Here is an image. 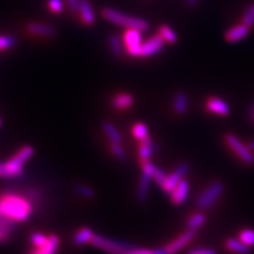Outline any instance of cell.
Here are the masks:
<instances>
[{"label":"cell","instance_id":"obj_1","mask_svg":"<svg viewBox=\"0 0 254 254\" xmlns=\"http://www.w3.org/2000/svg\"><path fill=\"white\" fill-rule=\"evenodd\" d=\"M33 213V203L26 195L5 193L0 196V216L17 221H26Z\"/></svg>","mask_w":254,"mask_h":254},{"label":"cell","instance_id":"obj_2","mask_svg":"<svg viewBox=\"0 0 254 254\" xmlns=\"http://www.w3.org/2000/svg\"><path fill=\"white\" fill-rule=\"evenodd\" d=\"M34 149L31 146H23L9 161L0 163V177H19L23 173V165L33 156Z\"/></svg>","mask_w":254,"mask_h":254},{"label":"cell","instance_id":"obj_3","mask_svg":"<svg viewBox=\"0 0 254 254\" xmlns=\"http://www.w3.org/2000/svg\"><path fill=\"white\" fill-rule=\"evenodd\" d=\"M103 17L109 22H113L115 25L125 27L127 29H137L140 31H146L148 29V23L140 18L132 17V16L126 15L122 12H119L114 9H105L103 11Z\"/></svg>","mask_w":254,"mask_h":254},{"label":"cell","instance_id":"obj_4","mask_svg":"<svg viewBox=\"0 0 254 254\" xmlns=\"http://www.w3.org/2000/svg\"><path fill=\"white\" fill-rule=\"evenodd\" d=\"M90 245L109 254H125L131 248L130 244L128 243L109 240V238L99 234H93L90 241Z\"/></svg>","mask_w":254,"mask_h":254},{"label":"cell","instance_id":"obj_5","mask_svg":"<svg viewBox=\"0 0 254 254\" xmlns=\"http://www.w3.org/2000/svg\"><path fill=\"white\" fill-rule=\"evenodd\" d=\"M225 186L221 181H214L198 196L196 205L200 210H208L214 205L224 193Z\"/></svg>","mask_w":254,"mask_h":254},{"label":"cell","instance_id":"obj_6","mask_svg":"<svg viewBox=\"0 0 254 254\" xmlns=\"http://www.w3.org/2000/svg\"><path fill=\"white\" fill-rule=\"evenodd\" d=\"M225 141L227 145L233 150V153L241 159V160L247 165L254 164V154L251 152L248 145L238 139L233 133H227L225 136Z\"/></svg>","mask_w":254,"mask_h":254},{"label":"cell","instance_id":"obj_7","mask_svg":"<svg viewBox=\"0 0 254 254\" xmlns=\"http://www.w3.org/2000/svg\"><path fill=\"white\" fill-rule=\"evenodd\" d=\"M140 30L127 29L123 36V44L126 51L132 58H141L142 35Z\"/></svg>","mask_w":254,"mask_h":254},{"label":"cell","instance_id":"obj_8","mask_svg":"<svg viewBox=\"0 0 254 254\" xmlns=\"http://www.w3.org/2000/svg\"><path fill=\"white\" fill-rule=\"evenodd\" d=\"M189 170L190 166L188 163H180L176 168V170H175L171 175H168V177H166L161 189L166 194H171L179 182L185 178Z\"/></svg>","mask_w":254,"mask_h":254},{"label":"cell","instance_id":"obj_9","mask_svg":"<svg viewBox=\"0 0 254 254\" xmlns=\"http://www.w3.org/2000/svg\"><path fill=\"white\" fill-rule=\"evenodd\" d=\"M163 42L162 37L159 34L146 39L144 43H142L141 58L153 57V55L160 52L163 48Z\"/></svg>","mask_w":254,"mask_h":254},{"label":"cell","instance_id":"obj_10","mask_svg":"<svg viewBox=\"0 0 254 254\" xmlns=\"http://www.w3.org/2000/svg\"><path fill=\"white\" fill-rule=\"evenodd\" d=\"M195 235L196 231H194V230H188L187 232L181 234L179 237L176 238V240H174L172 243L166 246L165 249L168 250L169 254H176L178 251L184 249L189 243L192 242Z\"/></svg>","mask_w":254,"mask_h":254},{"label":"cell","instance_id":"obj_11","mask_svg":"<svg viewBox=\"0 0 254 254\" xmlns=\"http://www.w3.org/2000/svg\"><path fill=\"white\" fill-rule=\"evenodd\" d=\"M206 109H208L210 113L221 116V117H227L230 114V106L227 103L219 98L212 97L208 101H206Z\"/></svg>","mask_w":254,"mask_h":254},{"label":"cell","instance_id":"obj_12","mask_svg":"<svg viewBox=\"0 0 254 254\" xmlns=\"http://www.w3.org/2000/svg\"><path fill=\"white\" fill-rule=\"evenodd\" d=\"M190 185L189 181L186 179H182L177 187L171 193V200L175 205H180L184 203L189 196Z\"/></svg>","mask_w":254,"mask_h":254},{"label":"cell","instance_id":"obj_13","mask_svg":"<svg viewBox=\"0 0 254 254\" xmlns=\"http://www.w3.org/2000/svg\"><path fill=\"white\" fill-rule=\"evenodd\" d=\"M60 247V237L58 235H50L48 241L42 245L37 246L30 254H57L58 249Z\"/></svg>","mask_w":254,"mask_h":254},{"label":"cell","instance_id":"obj_14","mask_svg":"<svg viewBox=\"0 0 254 254\" xmlns=\"http://www.w3.org/2000/svg\"><path fill=\"white\" fill-rule=\"evenodd\" d=\"M156 150H157V146L152 141V139L149 138V136L140 140V145H139L140 161L144 162L149 160V158L152 157L153 154L156 153Z\"/></svg>","mask_w":254,"mask_h":254},{"label":"cell","instance_id":"obj_15","mask_svg":"<svg viewBox=\"0 0 254 254\" xmlns=\"http://www.w3.org/2000/svg\"><path fill=\"white\" fill-rule=\"evenodd\" d=\"M28 31L32 34L35 35H41V36H48L51 37L57 34V30L52 26L45 25V23H39V22H30L27 26Z\"/></svg>","mask_w":254,"mask_h":254},{"label":"cell","instance_id":"obj_16","mask_svg":"<svg viewBox=\"0 0 254 254\" xmlns=\"http://www.w3.org/2000/svg\"><path fill=\"white\" fill-rule=\"evenodd\" d=\"M152 179H153V176L149 173H146V172L142 173V176H141V179L139 182L138 193H137V199L142 203L145 202V200H146Z\"/></svg>","mask_w":254,"mask_h":254},{"label":"cell","instance_id":"obj_17","mask_svg":"<svg viewBox=\"0 0 254 254\" xmlns=\"http://www.w3.org/2000/svg\"><path fill=\"white\" fill-rule=\"evenodd\" d=\"M111 104L118 110H124L128 109L133 104V97L130 93H118L113 98Z\"/></svg>","mask_w":254,"mask_h":254},{"label":"cell","instance_id":"obj_18","mask_svg":"<svg viewBox=\"0 0 254 254\" xmlns=\"http://www.w3.org/2000/svg\"><path fill=\"white\" fill-rule=\"evenodd\" d=\"M249 32V28L246 25H238L227 31L226 33V39L229 43H236L241 41L244 37L247 36Z\"/></svg>","mask_w":254,"mask_h":254},{"label":"cell","instance_id":"obj_19","mask_svg":"<svg viewBox=\"0 0 254 254\" xmlns=\"http://www.w3.org/2000/svg\"><path fill=\"white\" fill-rule=\"evenodd\" d=\"M79 15H81L82 21L86 25H92L94 22V13L92 11L91 4L87 1V0H81L79 1V7H78Z\"/></svg>","mask_w":254,"mask_h":254},{"label":"cell","instance_id":"obj_20","mask_svg":"<svg viewBox=\"0 0 254 254\" xmlns=\"http://www.w3.org/2000/svg\"><path fill=\"white\" fill-rule=\"evenodd\" d=\"M188 106H189L188 95L182 91L177 92L173 101V108L175 110V113L177 115H185L188 111Z\"/></svg>","mask_w":254,"mask_h":254},{"label":"cell","instance_id":"obj_21","mask_svg":"<svg viewBox=\"0 0 254 254\" xmlns=\"http://www.w3.org/2000/svg\"><path fill=\"white\" fill-rule=\"evenodd\" d=\"M226 248L236 254H249L250 253V247L244 244L240 238H229L226 242Z\"/></svg>","mask_w":254,"mask_h":254},{"label":"cell","instance_id":"obj_22","mask_svg":"<svg viewBox=\"0 0 254 254\" xmlns=\"http://www.w3.org/2000/svg\"><path fill=\"white\" fill-rule=\"evenodd\" d=\"M15 229V221L0 216V244L11 236Z\"/></svg>","mask_w":254,"mask_h":254},{"label":"cell","instance_id":"obj_23","mask_svg":"<svg viewBox=\"0 0 254 254\" xmlns=\"http://www.w3.org/2000/svg\"><path fill=\"white\" fill-rule=\"evenodd\" d=\"M93 232L90 228H81L78 231L73 235V244L76 246H83L85 244H90L91 238L93 236Z\"/></svg>","mask_w":254,"mask_h":254},{"label":"cell","instance_id":"obj_24","mask_svg":"<svg viewBox=\"0 0 254 254\" xmlns=\"http://www.w3.org/2000/svg\"><path fill=\"white\" fill-rule=\"evenodd\" d=\"M103 130H104L105 134L108 137L111 143H121L122 142V136L119 132L117 127L110 122H103L102 124Z\"/></svg>","mask_w":254,"mask_h":254},{"label":"cell","instance_id":"obj_25","mask_svg":"<svg viewBox=\"0 0 254 254\" xmlns=\"http://www.w3.org/2000/svg\"><path fill=\"white\" fill-rule=\"evenodd\" d=\"M206 217L203 213L198 212L190 215L187 221V227L188 230H194V231H197L198 229L202 227L205 224Z\"/></svg>","mask_w":254,"mask_h":254},{"label":"cell","instance_id":"obj_26","mask_svg":"<svg viewBox=\"0 0 254 254\" xmlns=\"http://www.w3.org/2000/svg\"><path fill=\"white\" fill-rule=\"evenodd\" d=\"M159 35L162 37V39L166 43L174 44L177 42V35L169 26H162L159 29Z\"/></svg>","mask_w":254,"mask_h":254},{"label":"cell","instance_id":"obj_27","mask_svg":"<svg viewBox=\"0 0 254 254\" xmlns=\"http://www.w3.org/2000/svg\"><path fill=\"white\" fill-rule=\"evenodd\" d=\"M132 134H133V137L138 140L144 139L145 137L148 136L147 126L144 123H141V122L136 123L132 126Z\"/></svg>","mask_w":254,"mask_h":254},{"label":"cell","instance_id":"obj_28","mask_svg":"<svg viewBox=\"0 0 254 254\" xmlns=\"http://www.w3.org/2000/svg\"><path fill=\"white\" fill-rule=\"evenodd\" d=\"M109 46H110V50L113 52L114 55L116 57H120L122 53V43L117 35L110 36L109 38Z\"/></svg>","mask_w":254,"mask_h":254},{"label":"cell","instance_id":"obj_29","mask_svg":"<svg viewBox=\"0 0 254 254\" xmlns=\"http://www.w3.org/2000/svg\"><path fill=\"white\" fill-rule=\"evenodd\" d=\"M240 240L248 246V247H253L254 246V230L252 229H245L240 233Z\"/></svg>","mask_w":254,"mask_h":254},{"label":"cell","instance_id":"obj_30","mask_svg":"<svg viewBox=\"0 0 254 254\" xmlns=\"http://www.w3.org/2000/svg\"><path fill=\"white\" fill-rule=\"evenodd\" d=\"M110 150L113 155L119 159V160L124 161L126 159V153L123 148V146L121 145V143H111L110 144Z\"/></svg>","mask_w":254,"mask_h":254},{"label":"cell","instance_id":"obj_31","mask_svg":"<svg viewBox=\"0 0 254 254\" xmlns=\"http://www.w3.org/2000/svg\"><path fill=\"white\" fill-rule=\"evenodd\" d=\"M48 238H49V236H47L43 233H39V232H35L31 235L30 240H31V243L32 245L34 246V247H37V246H42L44 245L47 241Z\"/></svg>","mask_w":254,"mask_h":254},{"label":"cell","instance_id":"obj_32","mask_svg":"<svg viewBox=\"0 0 254 254\" xmlns=\"http://www.w3.org/2000/svg\"><path fill=\"white\" fill-rule=\"evenodd\" d=\"M76 192L78 195H81L85 198H93L94 196V190L88 186H84V185H79L76 187Z\"/></svg>","mask_w":254,"mask_h":254},{"label":"cell","instance_id":"obj_33","mask_svg":"<svg viewBox=\"0 0 254 254\" xmlns=\"http://www.w3.org/2000/svg\"><path fill=\"white\" fill-rule=\"evenodd\" d=\"M16 44V38L13 36H0V50H5Z\"/></svg>","mask_w":254,"mask_h":254},{"label":"cell","instance_id":"obj_34","mask_svg":"<svg viewBox=\"0 0 254 254\" xmlns=\"http://www.w3.org/2000/svg\"><path fill=\"white\" fill-rule=\"evenodd\" d=\"M243 21H244V25H246L248 28L253 26V23H254V5L248 7V10L246 11V13L244 15Z\"/></svg>","mask_w":254,"mask_h":254},{"label":"cell","instance_id":"obj_35","mask_svg":"<svg viewBox=\"0 0 254 254\" xmlns=\"http://www.w3.org/2000/svg\"><path fill=\"white\" fill-rule=\"evenodd\" d=\"M166 177H168V175H166L163 171H161L160 169H158V168L155 169V172L153 174V179L159 187L161 188L163 186Z\"/></svg>","mask_w":254,"mask_h":254},{"label":"cell","instance_id":"obj_36","mask_svg":"<svg viewBox=\"0 0 254 254\" xmlns=\"http://www.w3.org/2000/svg\"><path fill=\"white\" fill-rule=\"evenodd\" d=\"M49 7L54 13H61L63 11V1L62 0H49Z\"/></svg>","mask_w":254,"mask_h":254},{"label":"cell","instance_id":"obj_37","mask_svg":"<svg viewBox=\"0 0 254 254\" xmlns=\"http://www.w3.org/2000/svg\"><path fill=\"white\" fill-rule=\"evenodd\" d=\"M189 254H217L215 250L210 248H197L192 251H190Z\"/></svg>","mask_w":254,"mask_h":254},{"label":"cell","instance_id":"obj_38","mask_svg":"<svg viewBox=\"0 0 254 254\" xmlns=\"http://www.w3.org/2000/svg\"><path fill=\"white\" fill-rule=\"evenodd\" d=\"M125 254H154V250L141 249V248H130Z\"/></svg>","mask_w":254,"mask_h":254},{"label":"cell","instance_id":"obj_39","mask_svg":"<svg viewBox=\"0 0 254 254\" xmlns=\"http://www.w3.org/2000/svg\"><path fill=\"white\" fill-rule=\"evenodd\" d=\"M67 1H68V4H69V6H70L71 11L78 12L79 1H81V0H67Z\"/></svg>","mask_w":254,"mask_h":254},{"label":"cell","instance_id":"obj_40","mask_svg":"<svg viewBox=\"0 0 254 254\" xmlns=\"http://www.w3.org/2000/svg\"><path fill=\"white\" fill-rule=\"evenodd\" d=\"M154 254H169V252L165 248H160V249H155Z\"/></svg>","mask_w":254,"mask_h":254},{"label":"cell","instance_id":"obj_41","mask_svg":"<svg viewBox=\"0 0 254 254\" xmlns=\"http://www.w3.org/2000/svg\"><path fill=\"white\" fill-rule=\"evenodd\" d=\"M249 117H250V120L254 123V106L249 111Z\"/></svg>","mask_w":254,"mask_h":254},{"label":"cell","instance_id":"obj_42","mask_svg":"<svg viewBox=\"0 0 254 254\" xmlns=\"http://www.w3.org/2000/svg\"><path fill=\"white\" fill-rule=\"evenodd\" d=\"M248 147L250 148V150L251 152H253L254 153V140H252V141H250V142H248Z\"/></svg>","mask_w":254,"mask_h":254},{"label":"cell","instance_id":"obj_43","mask_svg":"<svg viewBox=\"0 0 254 254\" xmlns=\"http://www.w3.org/2000/svg\"><path fill=\"white\" fill-rule=\"evenodd\" d=\"M187 1L190 3V4H194L197 0H187Z\"/></svg>","mask_w":254,"mask_h":254},{"label":"cell","instance_id":"obj_44","mask_svg":"<svg viewBox=\"0 0 254 254\" xmlns=\"http://www.w3.org/2000/svg\"><path fill=\"white\" fill-rule=\"evenodd\" d=\"M0 125H1V120H0Z\"/></svg>","mask_w":254,"mask_h":254}]
</instances>
